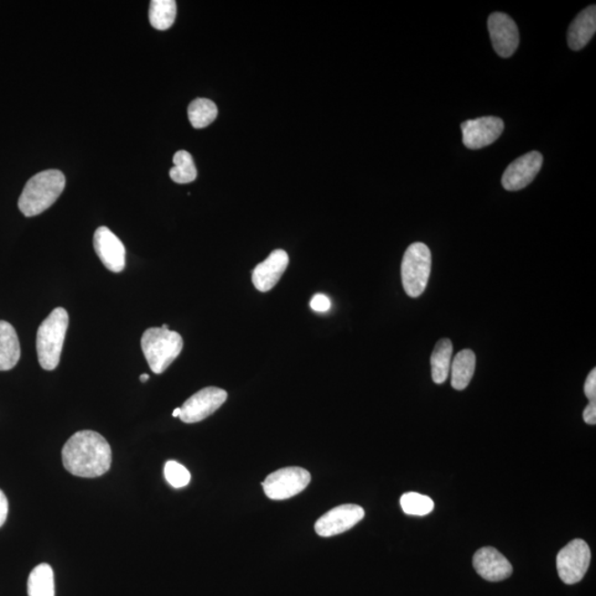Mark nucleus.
<instances>
[{"instance_id":"obj_1","label":"nucleus","mask_w":596,"mask_h":596,"mask_svg":"<svg viewBox=\"0 0 596 596\" xmlns=\"http://www.w3.org/2000/svg\"><path fill=\"white\" fill-rule=\"evenodd\" d=\"M62 462L72 475L95 479L111 469L112 450L101 434L86 429L67 440L62 450Z\"/></svg>"},{"instance_id":"obj_2","label":"nucleus","mask_w":596,"mask_h":596,"mask_svg":"<svg viewBox=\"0 0 596 596\" xmlns=\"http://www.w3.org/2000/svg\"><path fill=\"white\" fill-rule=\"evenodd\" d=\"M66 187L65 175L59 170H45L28 180L18 201L25 217L43 214L58 200Z\"/></svg>"},{"instance_id":"obj_3","label":"nucleus","mask_w":596,"mask_h":596,"mask_svg":"<svg viewBox=\"0 0 596 596\" xmlns=\"http://www.w3.org/2000/svg\"><path fill=\"white\" fill-rule=\"evenodd\" d=\"M141 344L150 370L160 375L180 355L184 340L178 333L169 330L167 325H163L162 328L145 330Z\"/></svg>"},{"instance_id":"obj_4","label":"nucleus","mask_w":596,"mask_h":596,"mask_svg":"<svg viewBox=\"0 0 596 596\" xmlns=\"http://www.w3.org/2000/svg\"><path fill=\"white\" fill-rule=\"evenodd\" d=\"M67 326H69V315L62 308L54 309L40 325L37 334V352L39 364L45 370H55L58 367Z\"/></svg>"},{"instance_id":"obj_5","label":"nucleus","mask_w":596,"mask_h":596,"mask_svg":"<svg viewBox=\"0 0 596 596\" xmlns=\"http://www.w3.org/2000/svg\"><path fill=\"white\" fill-rule=\"evenodd\" d=\"M432 257L429 248L422 242L412 243L404 253L401 277L404 291L417 298L422 295L431 274Z\"/></svg>"},{"instance_id":"obj_6","label":"nucleus","mask_w":596,"mask_h":596,"mask_svg":"<svg viewBox=\"0 0 596 596\" xmlns=\"http://www.w3.org/2000/svg\"><path fill=\"white\" fill-rule=\"evenodd\" d=\"M591 562V551L582 539H574L561 549L557 556L560 579L566 584L579 583L587 573Z\"/></svg>"},{"instance_id":"obj_7","label":"nucleus","mask_w":596,"mask_h":596,"mask_svg":"<svg viewBox=\"0 0 596 596\" xmlns=\"http://www.w3.org/2000/svg\"><path fill=\"white\" fill-rule=\"evenodd\" d=\"M309 483V471L302 468H285L269 474L262 485L269 500H285L298 495Z\"/></svg>"},{"instance_id":"obj_8","label":"nucleus","mask_w":596,"mask_h":596,"mask_svg":"<svg viewBox=\"0 0 596 596\" xmlns=\"http://www.w3.org/2000/svg\"><path fill=\"white\" fill-rule=\"evenodd\" d=\"M227 393L220 388L208 387L195 393L180 408L179 419L185 423H197L214 414L226 402Z\"/></svg>"},{"instance_id":"obj_9","label":"nucleus","mask_w":596,"mask_h":596,"mask_svg":"<svg viewBox=\"0 0 596 596\" xmlns=\"http://www.w3.org/2000/svg\"><path fill=\"white\" fill-rule=\"evenodd\" d=\"M364 517V508L354 504L341 505L321 516L315 523V531L325 538L340 535L355 527Z\"/></svg>"},{"instance_id":"obj_10","label":"nucleus","mask_w":596,"mask_h":596,"mask_svg":"<svg viewBox=\"0 0 596 596\" xmlns=\"http://www.w3.org/2000/svg\"><path fill=\"white\" fill-rule=\"evenodd\" d=\"M460 128L465 146L470 149H480L490 146L500 137L505 124L500 117L485 116L469 119L462 123Z\"/></svg>"},{"instance_id":"obj_11","label":"nucleus","mask_w":596,"mask_h":596,"mask_svg":"<svg viewBox=\"0 0 596 596\" xmlns=\"http://www.w3.org/2000/svg\"><path fill=\"white\" fill-rule=\"evenodd\" d=\"M489 30L492 46L501 58H510L520 45V30L510 15L494 13L489 18Z\"/></svg>"},{"instance_id":"obj_12","label":"nucleus","mask_w":596,"mask_h":596,"mask_svg":"<svg viewBox=\"0 0 596 596\" xmlns=\"http://www.w3.org/2000/svg\"><path fill=\"white\" fill-rule=\"evenodd\" d=\"M543 163L542 155L539 152H530L522 155L508 166L502 175L501 185L508 191H518L532 183L540 172Z\"/></svg>"},{"instance_id":"obj_13","label":"nucleus","mask_w":596,"mask_h":596,"mask_svg":"<svg viewBox=\"0 0 596 596\" xmlns=\"http://www.w3.org/2000/svg\"><path fill=\"white\" fill-rule=\"evenodd\" d=\"M95 248L97 257L110 271L119 273L126 268V247L108 227H100L96 231Z\"/></svg>"},{"instance_id":"obj_14","label":"nucleus","mask_w":596,"mask_h":596,"mask_svg":"<svg viewBox=\"0 0 596 596\" xmlns=\"http://www.w3.org/2000/svg\"><path fill=\"white\" fill-rule=\"evenodd\" d=\"M476 572L490 582H500L510 577L514 569L505 556L492 547H484L475 553Z\"/></svg>"},{"instance_id":"obj_15","label":"nucleus","mask_w":596,"mask_h":596,"mask_svg":"<svg viewBox=\"0 0 596 596\" xmlns=\"http://www.w3.org/2000/svg\"><path fill=\"white\" fill-rule=\"evenodd\" d=\"M289 258L284 250H276L269 254L267 260L258 264L253 269L252 282L260 292H268L276 287L279 278L288 268Z\"/></svg>"},{"instance_id":"obj_16","label":"nucleus","mask_w":596,"mask_h":596,"mask_svg":"<svg viewBox=\"0 0 596 596\" xmlns=\"http://www.w3.org/2000/svg\"><path fill=\"white\" fill-rule=\"evenodd\" d=\"M596 31V7L591 5L582 10L570 25L568 31V45L574 51L584 48L592 39Z\"/></svg>"},{"instance_id":"obj_17","label":"nucleus","mask_w":596,"mask_h":596,"mask_svg":"<svg viewBox=\"0 0 596 596\" xmlns=\"http://www.w3.org/2000/svg\"><path fill=\"white\" fill-rule=\"evenodd\" d=\"M18 335L7 321L0 320V371H7L20 359Z\"/></svg>"},{"instance_id":"obj_18","label":"nucleus","mask_w":596,"mask_h":596,"mask_svg":"<svg viewBox=\"0 0 596 596\" xmlns=\"http://www.w3.org/2000/svg\"><path fill=\"white\" fill-rule=\"evenodd\" d=\"M476 356L473 350L464 349L455 356L452 361V387L455 390L468 388L474 376Z\"/></svg>"},{"instance_id":"obj_19","label":"nucleus","mask_w":596,"mask_h":596,"mask_svg":"<svg viewBox=\"0 0 596 596\" xmlns=\"http://www.w3.org/2000/svg\"><path fill=\"white\" fill-rule=\"evenodd\" d=\"M453 345L452 341L443 338L435 345L431 356L432 379L437 385H442L447 381L452 362Z\"/></svg>"},{"instance_id":"obj_20","label":"nucleus","mask_w":596,"mask_h":596,"mask_svg":"<svg viewBox=\"0 0 596 596\" xmlns=\"http://www.w3.org/2000/svg\"><path fill=\"white\" fill-rule=\"evenodd\" d=\"M28 596H55V574L49 564L41 563L31 571Z\"/></svg>"},{"instance_id":"obj_21","label":"nucleus","mask_w":596,"mask_h":596,"mask_svg":"<svg viewBox=\"0 0 596 596\" xmlns=\"http://www.w3.org/2000/svg\"><path fill=\"white\" fill-rule=\"evenodd\" d=\"M177 5L174 0H153L149 7V22L155 29L167 30L175 23Z\"/></svg>"},{"instance_id":"obj_22","label":"nucleus","mask_w":596,"mask_h":596,"mask_svg":"<svg viewBox=\"0 0 596 596\" xmlns=\"http://www.w3.org/2000/svg\"><path fill=\"white\" fill-rule=\"evenodd\" d=\"M217 116V107L208 98H196L188 107V117L195 128L209 126Z\"/></svg>"},{"instance_id":"obj_23","label":"nucleus","mask_w":596,"mask_h":596,"mask_svg":"<svg viewBox=\"0 0 596 596\" xmlns=\"http://www.w3.org/2000/svg\"><path fill=\"white\" fill-rule=\"evenodd\" d=\"M174 167L170 169V178L177 184H189L197 178V168L193 157L186 150H179L174 157Z\"/></svg>"},{"instance_id":"obj_24","label":"nucleus","mask_w":596,"mask_h":596,"mask_svg":"<svg viewBox=\"0 0 596 596\" xmlns=\"http://www.w3.org/2000/svg\"><path fill=\"white\" fill-rule=\"evenodd\" d=\"M400 504L403 511L411 516H427L434 510V501L429 496L413 491L403 494Z\"/></svg>"},{"instance_id":"obj_25","label":"nucleus","mask_w":596,"mask_h":596,"mask_svg":"<svg viewBox=\"0 0 596 596\" xmlns=\"http://www.w3.org/2000/svg\"><path fill=\"white\" fill-rule=\"evenodd\" d=\"M164 474L166 480L174 489H181V487H185L190 483L191 475L189 470L185 466L175 462V460H169V462L166 463Z\"/></svg>"},{"instance_id":"obj_26","label":"nucleus","mask_w":596,"mask_h":596,"mask_svg":"<svg viewBox=\"0 0 596 596\" xmlns=\"http://www.w3.org/2000/svg\"><path fill=\"white\" fill-rule=\"evenodd\" d=\"M330 305L329 298L324 294H316L312 300H310V308L318 313L328 312Z\"/></svg>"},{"instance_id":"obj_27","label":"nucleus","mask_w":596,"mask_h":596,"mask_svg":"<svg viewBox=\"0 0 596 596\" xmlns=\"http://www.w3.org/2000/svg\"><path fill=\"white\" fill-rule=\"evenodd\" d=\"M585 396L589 399L590 402L596 400V369L589 373L587 381L584 385Z\"/></svg>"},{"instance_id":"obj_28","label":"nucleus","mask_w":596,"mask_h":596,"mask_svg":"<svg viewBox=\"0 0 596 596\" xmlns=\"http://www.w3.org/2000/svg\"><path fill=\"white\" fill-rule=\"evenodd\" d=\"M583 419L585 423L590 425L596 424V402H590L589 406L584 409Z\"/></svg>"},{"instance_id":"obj_29","label":"nucleus","mask_w":596,"mask_h":596,"mask_svg":"<svg viewBox=\"0 0 596 596\" xmlns=\"http://www.w3.org/2000/svg\"><path fill=\"white\" fill-rule=\"evenodd\" d=\"M8 516V500L4 491L0 490V527L6 522Z\"/></svg>"},{"instance_id":"obj_30","label":"nucleus","mask_w":596,"mask_h":596,"mask_svg":"<svg viewBox=\"0 0 596 596\" xmlns=\"http://www.w3.org/2000/svg\"><path fill=\"white\" fill-rule=\"evenodd\" d=\"M139 379H141L142 382H146L149 380V376L147 375V373H144V375H142L141 378H139Z\"/></svg>"},{"instance_id":"obj_31","label":"nucleus","mask_w":596,"mask_h":596,"mask_svg":"<svg viewBox=\"0 0 596 596\" xmlns=\"http://www.w3.org/2000/svg\"><path fill=\"white\" fill-rule=\"evenodd\" d=\"M180 416V408L176 409V410L173 412V417L174 418H179Z\"/></svg>"}]
</instances>
